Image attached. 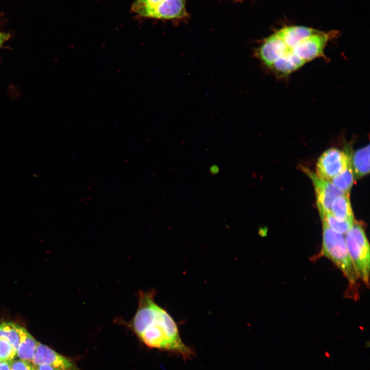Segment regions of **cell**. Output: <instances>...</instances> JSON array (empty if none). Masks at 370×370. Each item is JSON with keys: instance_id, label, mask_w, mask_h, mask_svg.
<instances>
[{"instance_id": "obj_3", "label": "cell", "mask_w": 370, "mask_h": 370, "mask_svg": "<svg viewBox=\"0 0 370 370\" xmlns=\"http://www.w3.org/2000/svg\"><path fill=\"white\" fill-rule=\"evenodd\" d=\"M347 249L358 279L369 286L370 273V246L363 228L354 222L345 234Z\"/></svg>"}, {"instance_id": "obj_21", "label": "cell", "mask_w": 370, "mask_h": 370, "mask_svg": "<svg viewBox=\"0 0 370 370\" xmlns=\"http://www.w3.org/2000/svg\"><path fill=\"white\" fill-rule=\"evenodd\" d=\"M33 370H62L60 368L46 364L34 365Z\"/></svg>"}, {"instance_id": "obj_9", "label": "cell", "mask_w": 370, "mask_h": 370, "mask_svg": "<svg viewBox=\"0 0 370 370\" xmlns=\"http://www.w3.org/2000/svg\"><path fill=\"white\" fill-rule=\"evenodd\" d=\"M32 362L33 365H49L62 370H81L70 358L39 342Z\"/></svg>"}, {"instance_id": "obj_19", "label": "cell", "mask_w": 370, "mask_h": 370, "mask_svg": "<svg viewBox=\"0 0 370 370\" xmlns=\"http://www.w3.org/2000/svg\"><path fill=\"white\" fill-rule=\"evenodd\" d=\"M163 0H136L132 5V10L139 15L144 10L154 6Z\"/></svg>"}, {"instance_id": "obj_11", "label": "cell", "mask_w": 370, "mask_h": 370, "mask_svg": "<svg viewBox=\"0 0 370 370\" xmlns=\"http://www.w3.org/2000/svg\"><path fill=\"white\" fill-rule=\"evenodd\" d=\"M38 342L22 326L20 342L16 354L19 359L32 362L34 357Z\"/></svg>"}, {"instance_id": "obj_8", "label": "cell", "mask_w": 370, "mask_h": 370, "mask_svg": "<svg viewBox=\"0 0 370 370\" xmlns=\"http://www.w3.org/2000/svg\"><path fill=\"white\" fill-rule=\"evenodd\" d=\"M288 52V48L281 38L275 33L264 40L256 50V57L270 68L280 58Z\"/></svg>"}, {"instance_id": "obj_24", "label": "cell", "mask_w": 370, "mask_h": 370, "mask_svg": "<svg viewBox=\"0 0 370 370\" xmlns=\"http://www.w3.org/2000/svg\"><path fill=\"white\" fill-rule=\"evenodd\" d=\"M218 172V167L216 164L212 165L210 168V173L212 175H216Z\"/></svg>"}, {"instance_id": "obj_13", "label": "cell", "mask_w": 370, "mask_h": 370, "mask_svg": "<svg viewBox=\"0 0 370 370\" xmlns=\"http://www.w3.org/2000/svg\"><path fill=\"white\" fill-rule=\"evenodd\" d=\"M330 212L339 221L354 220L349 195L343 194L337 197L331 204Z\"/></svg>"}, {"instance_id": "obj_15", "label": "cell", "mask_w": 370, "mask_h": 370, "mask_svg": "<svg viewBox=\"0 0 370 370\" xmlns=\"http://www.w3.org/2000/svg\"><path fill=\"white\" fill-rule=\"evenodd\" d=\"M354 176L351 161L348 166L341 173L332 178L330 181L344 194L349 195L353 185Z\"/></svg>"}, {"instance_id": "obj_18", "label": "cell", "mask_w": 370, "mask_h": 370, "mask_svg": "<svg viewBox=\"0 0 370 370\" xmlns=\"http://www.w3.org/2000/svg\"><path fill=\"white\" fill-rule=\"evenodd\" d=\"M16 356V350L11 343L4 338H0V362L11 361Z\"/></svg>"}, {"instance_id": "obj_17", "label": "cell", "mask_w": 370, "mask_h": 370, "mask_svg": "<svg viewBox=\"0 0 370 370\" xmlns=\"http://www.w3.org/2000/svg\"><path fill=\"white\" fill-rule=\"evenodd\" d=\"M319 213L322 223L325 224L333 231L342 235H345L348 231L355 222L354 220L343 221L338 220L330 211Z\"/></svg>"}, {"instance_id": "obj_7", "label": "cell", "mask_w": 370, "mask_h": 370, "mask_svg": "<svg viewBox=\"0 0 370 370\" xmlns=\"http://www.w3.org/2000/svg\"><path fill=\"white\" fill-rule=\"evenodd\" d=\"M140 16L161 20L182 18L187 16L185 0H163L143 11Z\"/></svg>"}, {"instance_id": "obj_20", "label": "cell", "mask_w": 370, "mask_h": 370, "mask_svg": "<svg viewBox=\"0 0 370 370\" xmlns=\"http://www.w3.org/2000/svg\"><path fill=\"white\" fill-rule=\"evenodd\" d=\"M32 362L18 359L11 361L9 370H33Z\"/></svg>"}, {"instance_id": "obj_23", "label": "cell", "mask_w": 370, "mask_h": 370, "mask_svg": "<svg viewBox=\"0 0 370 370\" xmlns=\"http://www.w3.org/2000/svg\"><path fill=\"white\" fill-rule=\"evenodd\" d=\"M9 38V35L8 34L0 32V47Z\"/></svg>"}, {"instance_id": "obj_22", "label": "cell", "mask_w": 370, "mask_h": 370, "mask_svg": "<svg viewBox=\"0 0 370 370\" xmlns=\"http://www.w3.org/2000/svg\"><path fill=\"white\" fill-rule=\"evenodd\" d=\"M11 361L0 362V370H9Z\"/></svg>"}, {"instance_id": "obj_6", "label": "cell", "mask_w": 370, "mask_h": 370, "mask_svg": "<svg viewBox=\"0 0 370 370\" xmlns=\"http://www.w3.org/2000/svg\"><path fill=\"white\" fill-rule=\"evenodd\" d=\"M330 37L329 33L320 31L300 42L288 52L293 54L306 63L323 54Z\"/></svg>"}, {"instance_id": "obj_12", "label": "cell", "mask_w": 370, "mask_h": 370, "mask_svg": "<svg viewBox=\"0 0 370 370\" xmlns=\"http://www.w3.org/2000/svg\"><path fill=\"white\" fill-rule=\"evenodd\" d=\"M354 177L359 178L369 172V145L355 151L350 158Z\"/></svg>"}, {"instance_id": "obj_14", "label": "cell", "mask_w": 370, "mask_h": 370, "mask_svg": "<svg viewBox=\"0 0 370 370\" xmlns=\"http://www.w3.org/2000/svg\"><path fill=\"white\" fill-rule=\"evenodd\" d=\"M305 62L291 53H287L278 59L270 67L283 75L290 74L305 64Z\"/></svg>"}, {"instance_id": "obj_1", "label": "cell", "mask_w": 370, "mask_h": 370, "mask_svg": "<svg viewBox=\"0 0 370 370\" xmlns=\"http://www.w3.org/2000/svg\"><path fill=\"white\" fill-rule=\"evenodd\" d=\"M154 289L138 292V307L129 321L119 320L149 348L180 355L184 360L195 353L186 345L180 336L178 326L168 312L155 301Z\"/></svg>"}, {"instance_id": "obj_5", "label": "cell", "mask_w": 370, "mask_h": 370, "mask_svg": "<svg viewBox=\"0 0 370 370\" xmlns=\"http://www.w3.org/2000/svg\"><path fill=\"white\" fill-rule=\"evenodd\" d=\"M302 169L312 182L319 213L330 211L331 206L334 199L344 193L330 181L319 177L309 169Z\"/></svg>"}, {"instance_id": "obj_4", "label": "cell", "mask_w": 370, "mask_h": 370, "mask_svg": "<svg viewBox=\"0 0 370 370\" xmlns=\"http://www.w3.org/2000/svg\"><path fill=\"white\" fill-rule=\"evenodd\" d=\"M351 157L344 151L332 147L324 152L318 159L316 174L330 181L343 171L350 163Z\"/></svg>"}, {"instance_id": "obj_10", "label": "cell", "mask_w": 370, "mask_h": 370, "mask_svg": "<svg viewBox=\"0 0 370 370\" xmlns=\"http://www.w3.org/2000/svg\"><path fill=\"white\" fill-rule=\"evenodd\" d=\"M319 32L306 27L292 26L284 27L276 33L283 40L289 51L303 40Z\"/></svg>"}, {"instance_id": "obj_2", "label": "cell", "mask_w": 370, "mask_h": 370, "mask_svg": "<svg viewBox=\"0 0 370 370\" xmlns=\"http://www.w3.org/2000/svg\"><path fill=\"white\" fill-rule=\"evenodd\" d=\"M322 228L321 255L330 260L341 271L348 280L350 289L356 290L358 278L347 249L345 237L323 223Z\"/></svg>"}, {"instance_id": "obj_16", "label": "cell", "mask_w": 370, "mask_h": 370, "mask_svg": "<svg viewBox=\"0 0 370 370\" xmlns=\"http://www.w3.org/2000/svg\"><path fill=\"white\" fill-rule=\"evenodd\" d=\"M21 327L12 322H3L0 324V338L8 340L16 351L20 342Z\"/></svg>"}]
</instances>
